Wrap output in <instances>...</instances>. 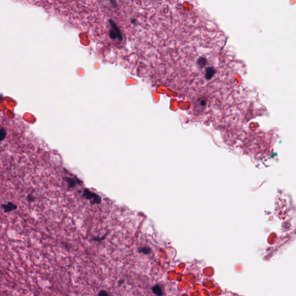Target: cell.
<instances>
[{"mask_svg":"<svg viewBox=\"0 0 296 296\" xmlns=\"http://www.w3.org/2000/svg\"><path fill=\"white\" fill-rule=\"evenodd\" d=\"M1 207L3 209L4 213H8L15 211L17 209L18 206L12 202H8L7 204H2L1 205Z\"/></svg>","mask_w":296,"mask_h":296,"instance_id":"cell-1","label":"cell"},{"mask_svg":"<svg viewBox=\"0 0 296 296\" xmlns=\"http://www.w3.org/2000/svg\"><path fill=\"white\" fill-rule=\"evenodd\" d=\"M152 290L153 293L157 296H163V290L158 284L154 285L152 288Z\"/></svg>","mask_w":296,"mask_h":296,"instance_id":"cell-2","label":"cell"},{"mask_svg":"<svg viewBox=\"0 0 296 296\" xmlns=\"http://www.w3.org/2000/svg\"><path fill=\"white\" fill-rule=\"evenodd\" d=\"M138 252L140 253H142L145 255H149L151 253V249L148 247H143L140 248L138 249Z\"/></svg>","mask_w":296,"mask_h":296,"instance_id":"cell-3","label":"cell"},{"mask_svg":"<svg viewBox=\"0 0 296 296\" xmlns=\"http://www.w3.org/2000/svg\"><path fill=\"white\" fill-rule=\"evenodd\" d=\"M7 137V131L4 129H0V141H4Z\"/></svg>","mask_w":296,"mask_h":296,"instance_id":"cell-4","label":"cell"},{"mask_svg":"<svg viewBox=\"0 0 296 296\" xmlns=\"http://www.w3.org/2000/svg\"><path fill=\"white\" fill-rule=\"evenodd\" d=\"M35 199H36L35 197L32 194H28V195L27 197V200L29 202H34V201H35Z\"/></svg>","mask_w":296,"mask_h":296,"instance_id":"cell-5","label":"cell"},{"mask_svg":"<svg viewBox=\"0 0 296 296\" xmlns=\"http://www.w3.org/2000/svg\"><path fill=\"white\" fill-rule=\"evenodd\" d=\"M98 296H108V295L105 290H101L98 293Z\"/></svg>","mask_w":296,"mask_h":296,"instance_id":"cell-6","label":"cell"},{"mask_svg":"<svg viewBox=\"0 0 296 296\" xmlns=\"http://www.w3.org/2000/svg\"><path fill=\"white\" fill-rule=\"evenodd\" d=\"M123 282H124V281H120V282H120V284H121V283H123Z\"/></svg>","mask_w":296,"mask_h":296,"instance_id":"cell-7","label":"cell"}]
</instances>
